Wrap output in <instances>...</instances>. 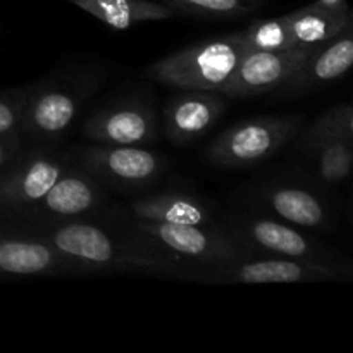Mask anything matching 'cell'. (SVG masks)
Wrapping results in <instances>:
<instances>
[{
  "mask_svg": "<svg viewBox=\"0 0 353 353\" xmlns=\"http://www.w3.org/2000/svg\"><path fill=\"white\" fill-rule=\"evenodd\" d=\"M81 271H179L183 257L161 245L117 240L90 223H64L41 234Z\"/></svg>",
  "mask_w": 353,
  "mask_h": 353,
  "instance_id": "cell-1",
  "label": "cell"
},
{
  "mask_svg": "<svg viewBox=\"0 0 353 353\" xmlns=\"http://www.w3.org/2000/svg\"><path fill=\"white\" fill-rule=\"evenodd\" d=\"M99 83L100 76L92 71H61L26 86L21 133L40 141L64 137Z\"/></svg>",
  "mask_w": 353,
  "mask_h": 353,
  "instance_id": "cell-2",
  "label": "cell"
},
{
  "mask_svg": "<svg viewBox=\"0 0 353 353\" xmlns=\"http://www.w3.org/2000/svg\"><path fill=\"white\" fill-rule=\"evenodd\" d=\"M248 52L243 31L207 38L176 50L147 68L148 78L179 90L219 93Z\"/></svg>",
  "mask_w": 353,
  "mask_h": 353,
  "instance_id": "cell-3",
  "label": "cell"
},
{
  "mask_svg": "<svg viewBox=\"0 0 353 353\" xmlns=\"http://www.w3.org/2000/svg\"><path fill=\"white\" fill-rule=\"evenodd\" d=\"M300 124L302 119L295 114L243 119L221 133L205 148V157L219 168L261 164L299 133Z\"/></svg>",
  "mask_w": 353,
  "mask_h": 353,
  "instance_id": "cell-4",
  "label": "cell"
},
{
  "mask_svg": "<svg viewBox=\"0 0 353 353\" xmlns=\"http://www.w3.org/2000/svg\"><path fill=\"white\" fill-rule=\"evenodd\" d=\"M343 265L316 264L293 259L250 255L224 264H200L188 278L221 285H264V283H316L340 279Z\"/></svg>",
  "mask_w": 353,
  "mask_h": 353,
  "instance_id": "cell-5",
  "label": "cell"
},
{
  "mask_svg": "<svg viewBox=\"0 0 353 353\" xmlns=\"http://www.w3.org/2000/svg\"><path fill=\"white\" fill-rule=\"evenodd\" d=\"M165 157L138 145H102L86 147L78 165L102 185L117 190H134L152 185L164 172Z\"/></svg>",
  "mask_w": 353,
  "mask_h": 353,
  "instance_id": "cell-6",
  "label": "cell"
},
{
  "mask_svg": "<svg viewBox=\"0 0 353 353\" xmlns=\"http://www.w3.org/2000/svg\"><path fill=\"white\" fill-rule=\"evenodd\" d=\"M137 224L138 231L143 236L150 238L152 241L179 257L196 261L200 264H224L255 255L245 248L230 231L216 230L214 226L152 221H137Z\"/></svg>",
  "mask_w": 353,
  "mask_h": 353,
  "instance_id": "cell-7",
  "label": "cell"
},
{
  "mask_svg": "<svg viewBox=\"0 0 353 353\" xmlns=\"http://www.w3.org/2000/svg\"><path fill=\"white\" fill-rule=\"evenodd\" d=\"M69 165L68 157L48 148L21 150L0 172V210L24 216Z\"/></svg>",
  "mask_w": 353,
  "mask_h": 353,
  "instance_id": "cell-8",
  "label": "cell"
},
{
  "mask_svg": "<svg viewBox=\"0 0 353 353\" xmlns=\"http://www.w3.org/2000/svg\"><path fill=\"white\" fill-rule=\"evenodd\" d=\"M230 233L255 255L341 265V261H338V255L331 248L312 240L292 224L255 217V219L241 221Z\"/></svg>",
  "mask_w": 353,
  "mask_h": 353,
  "instance_id": "cell-9",
  "label": "cell"
},
{
  "mask_svg": "<svg viewBox=\"0 0 353 353\" xmlns=\"http://www.w3.org/2000/svg\"><path fill=\"white\" fill-rule=\"evenodd\" d=\"M314 48L316 47L248 50L233 76L221 86L219 93L230 99H243L278 92L309 59Z\"/></svg>",
  "mask_w": 353,
  "mask_h": 353,
  "instance_id": "cell-10",
  "label": "cell"
},
{
  "mask_svg": "<svg viewBox=\"0 0 353 353\" xmlns=\"http://www.w3.org/2000/svg\"><path fill=\"white\" fill-rule=\"evenodd\" d=\"M83 133L95 143L145 147L157 137V117L150 103L124 99L93 112Z\"/></svg>",
  "mask_w": 353,
  "mask_h": 353,
  "instance_id": "cell-11",
  "label": "cell"
},
{
  "mask_svg": "<svg viewBox=\"0 0 353 353\" xmlns=\"http://www.w3.org/2000/svg\"><path fill=\"white\" fill-rule=\"evenodd\" d=\"M103 196L105 193L102 183L79 165L74 169L69 165L24 216L54 223L76 219L95 210L103 202Z\"/></svg>",
  "mask_w": 353,
  "mask_h": 353,
  "instance_id": "cell-12",
  "label": "cell"
},
{
  "mask_svg": "<svg viewBox=\"0 0 353 353\" xmlns=\"http://www.w3.org/2000/svg\"><path fill=\"white\" fill-rule=\"evenodd\" d=\"M353 64V24L340 34L314 48L305 62L278 90L283 95H303L338 81Z\"/></svg>",
  "mask_w": 353,
  "mask_h": 353,
  "instance_id": "cell-13",
  "label": "cell"
},
{
  "mask_svg": "<svg viewBox=\"0 0 353 353\" xmlns=\"http://www.w3.org/2000/svg\"><path fill=\"white\" fill-rule=\"evenodd\" d=\"M223 100L214 92L183 90L164 110V131L174 145H190L205 137L223 116Z\"/></svg>",
  "mask_w": 353,
  "mask_h": 353,
  "instance_id": "cell-14",
  "label": "cell"
},
{
  "mask_svg": "<svg viewBox=\"0 0 353 353\" xmlns=\"http://www.w3.org/2000/svg\"><path fill=\"white\" fill-rule=\"evenodd\" d=\"M81 271L45 238H2L0 274L48 276Z\"/></svg>",
  "mask_w": 353,
  "mask_h": 353,
  "instance_id": "cell-15",
  "label": "cell"
},
{
  "mask_svg": "<svg viewBox=\"0 0 353 353\" xmlns=\"http://www.w3.org/2000/svg\"><path fill=\"white\" fill-rule=\"evenodd\" d=\"M257 199L262 207L292 226L305 230H327L331 226V212L326 203L300 186H262L257 190Z\"/></svg>",
  "mask_w": 353,
  "mask_h": 353,
  "instance_id": "cell-16",
  "label": "cell"
},
{
  "mask_svg": "<svg viewBox=\"0 0 353 353\" xmlns=\"http://www.w3.org/2000/svg\"><path fill=\"white\" fill-rule=\"evenodd\" d=\"M131 212L137 221L169 224H196L212 226V214L209 207L196 196L188 193L168 192L131 202Z\"/></svg>",
  "mask_w": 353,
  "mask_h": 353,
  "instance_id": "cell-17",
  "label": "cell"
},
{
  "mask_svg": "<svg viewBox=\"0 0 353 353\" xmlns=\"http://www.w3.org/2000/svg\"><path fill=\"white\" fill-rule=\"evenodd\" d=\"M288 16V30L292 47H317L336 34H340L348 24L353 23L352 9H327L317 2L296 9Z\"/></svg>",
  "mask_w": 353,
  "mask_h": 353,
  "instance_id": "cell-18",
  "label": "cell"
},
{
  "mask_svg": "<svg viewBox=\"0 0 353 353\" xmlns=\"http://www.w3.org/2000/svg\"><path fill=\"white\" fill-rule=\"evenodd\" d=\"M114 30H128L143 23L176 17V12L154 0H65Z\"/></svg>",
  "mask_w": 353,
  "mask_h": 353,
  "instance_id": "cell-19",
  "label": "cell"
},
{
  "mask_svg": "<svg viewBox=\"0 0 353 353\" xmlns=\"http://www.w3.org/2000/svg\"><path fill=\"white\" fill-rule=\"evenodd\" d=\"M303 148L314 154L319 176L330 185L345 181L350 176L353 162V141L343 138H326L305 145Z\"/></svg>",
  "mask_w": 353,
  "mask_h": 353,
  "instance_id": "cell-20",
  "label": "cell"
},
{
  "mask_svg": "<svg viewBox=\"0 0 353 353\" xmlns=\"http://www.w3.org/2000/svg\"><path fill=\"white\" fill-rule=\"evenodd\" d=\"M176 16H196L207 19H231L257 12L268 0H161Z\"/></svg>",
  "mask_w": 353,
  "mask_h": 353,
  "instance_id": "cell-21",
  "label": "cell"
},
{
  "mask_svg": "<svg viewBox=\"0 0 353 353\" xmlns=\"http://www.w3.org/2000/svg\"><path fill=\"white\" fill-rule=\"evenodd\" d=\"M245 43L248 50H279L292 47L288 30V16L271 17L252 23L243 30Z\"/></svg>",
  "mask_w": 353,
  "mask_h": 353,
  "instance_id": "cell-22",
  "label": "cell"
},
{
  "mask_svg": "<svg viewBox=\"0 0 353 353\" xmlns=\"http://www.w3.org/2000/svg\"><path fill=\"white\" fill-rule=\"evenodd\" d=\"M326 138H343L353 141V109L350 103H338L327 109L307 131L302 147Z\"/></svg>",
  "mask_w": 353,
  "mask_h": 353,
  "instance_id": "cell-23",
  "label": "cell"
},
{
  "mask_svg": "<svg viewBox=\"0 0 353 353\" xmlns=\"http://www.w3.org/2000/svg\"><path fill=\"white\" fill-rule=\"evenodd\" d=\"M24 88L0 97V134H21Z\"/></svg>",
  "mask_w": 353,
  "mask_h": 353,
  "instance_id": "cell-24",
  "label": "cell"
},
{
  "mask_svg": "<svg viewBox=\"0 0 353 353\" xmlns=\"http://www.w3.org/2000/svg\"><path fill=\"white\" fill-rule=\"evenodd\" d=\"M23 147L21 134H0V172L16 159Z\"/></svg>",
  "mask_w": 353,
  "mask_h": 353,
  "instance_id": "cell-25",
  "label": "cell"
},
{
  "mask_svg": "<svg viewBox=\"0 0 353 353\" xmlns=\"http://www.w3.org/2000/svg\"><path fill=\"white\" fill-rule=\"evenodd\" d=\"M319 6L327 7V9H347L350 7L347 3V0H316Z\"/></svg>",
  "mask_w": 353,
  "mask_h": 353,
  "instance_id": "cell-26",
  "label": "cell"
}]
</instances>
